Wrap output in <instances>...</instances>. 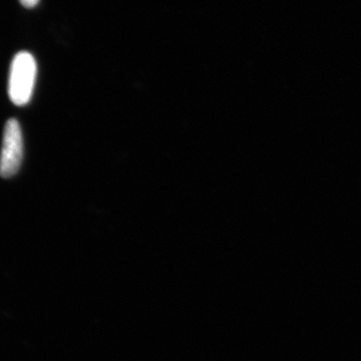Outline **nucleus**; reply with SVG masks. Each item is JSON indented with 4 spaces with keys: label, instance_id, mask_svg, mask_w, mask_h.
<instances>
[{
    "label": "nucleus",
    "instance_id": "1",
    "mask_svg": "<svg viewBox=\"0 0 361 361\" xmlns=\"http://www.w3.org/2000/svg\"><path fill=\"white\" fill-rule=\"evenodd\" d=\"M37 61L32 54L20 51L16 54L11 66L8 94L16 106H25L32 99L37 80Z\"/></svg>",
    "mask_w": 361,
    "mask_h": 361
},
{
    "label": "nucleus",
    "instance_id": "2",
    "mask_svg": "<svg viewBox=\"0 0 361 361\" xmlns=\"http://www.w3.org/2000/svg\"><path fill=\"white\" fill-rule=\"evenodd\" d=\"M23 158V137L20 123L16 118L6 122L0 154V176L13 177L20 170Z\"/></svg>",
    "mask_w": 361,
    "mask_h": 361
},
{
    "label": "nucleus",
    "instance_id": "3",
    "mask_svg": "<svg viewBox=\"0 0 361 361\" xmlns=\"http://www.w3.org/2000/svg\"><path fill=\"white\" fill-rule=\"evenodd\" d=\"M21 6L26 8H33L39 4V0H20Z\"/></svg>",
    "mask_w": 361,
    "mask_h": 361
}]
</instances>
